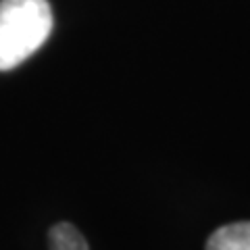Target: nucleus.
I'll return each instance as SVG.
<instances>
[{
  "instance_id": "obj_2",
  "label": "nucleus",
  "mask_w": 250,
  "mask_h": 250,
  "mask_svg": "<svg viewBox=\"0 0 250 250\" xmlns=\"http://www.w3.org/2000/svg\"><path fill=\"white\" fill-rule=\"evenodd\" d=\"M207 250H250V221H238L210 233Z\"/></svg>"
},
{
  "instance_id": "obj_1",
  "label": "nucleus",
  "mask_w": 250,
  "mask_h": 250,
  "mask_svg": "<svg viewBox=\"0 0 250 250\" xmlns=\"http://www.w3.org/2000/svg\"><path fill=\"white\" fill-rule=\"evenodd\" d=\"M52 31L48 0H0V71H9L42 48Z\"/></svg>"
},
{
  "instance_id": "obj_3",
  "label": "nucleus",
  "mask_w": 250,
  "mask_h": 250,
  "mask_svg": "<svg viewBox=\"0 0 250 250\" xmlns=\"http://www.w3.org/2000/svg\"><path fill=\"white\" fill-rule=\"evenodd\" d=\"M50 250H90L82 231L71 223H57L48 233Z\"/></svg>"
}]
</instances>
